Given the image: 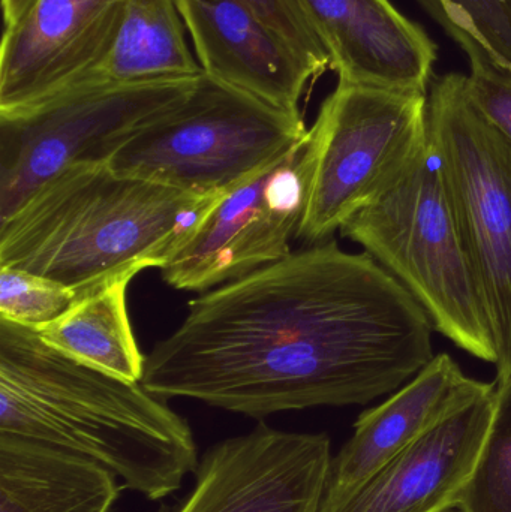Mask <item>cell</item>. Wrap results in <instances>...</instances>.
Masks as SVG:
<instances>
[{
    "instance_id": "obj_14",
    "label": "cell",
    "mask_w": 511,
    "mask_h": 512,
    "mask_svg": "<svg viewBox=\"0 0 511 512\" xmlns=\"http://www.w3.org/2000/svg\"><path fill=\"white\" fill-rule=\"evenodd\" d=\"M342 83L429 93L437 45L390 0H299Z\"/></svg>"
},
{
    "instance_id": "obj_1",
    "label": "cell",
    "mask_w": 511,
    "mask_h": 512,
    "mask_svg": "<svg viewBox=\"0 0 511 512\" xmlns=\"http://www.w3.org/2000/svg\"><path fill=\"white\" fill-rule=\"evenodd\" d=\"M432 331L374 258L327 240L189 301L141 385L252 418L368 405L435 357Z\"/></svg>"
},
{
    "instance_id": "obj_6",
    "label": "cell",
    "mask_w": 511,
    "mask_h": 512,
    "mask_svg": "<svg viewBox=\"0 0 511 512\" xmlns=\"http://www.w3.org/2000/svg\"><path fill=\"white\" fill-rule=\"evenodd\" d=\"M428 95L339 81L311 128L317 165L297 239L327 242L407 176L428 147Z\"/></svg>"
},
{
    "instance_id": "obj_18",
    "label": "cell",
    "mask_w": 511,
    "mask_h": 512,
    "mask_svg": "<svg viewBox=\"0 0 511 512\" xmlns=\"http://www.w3.org/2000/svg\"><path fill=\"white\" fill-rule=\"evenodd\" d=\"M132 279L114 280L81 297L65 315L38 328L42 340L66 357L129 382H141V354L126 309Z\"/></svg>"
},
{
    "instance_id": "obj_5",
    "label": "cell",
    "mask_w": 511,
    "mask_h": 512,
    "mask_svg": "<svg viewBox=\"0 0 511 512\" xmlns=\"http://www.w3.org/2000/svg\"><path fill=\"white\" fill-rule=\"evenodd\" d=\"M308 132L302 116L203 74L179 107L137 132L108 167L188 194H225L287 155Z\"/></svg>"
},
{
    "instance_id": "obj_12",
    "label": "cell",
    "mask_w": 511,
    "mask_h": 512,
    "mask_svg": "<svg viewBox=\"0 0 511 512\" xmlns=\"http://www.w3.org/2000/svg\"><path fill=\"white\" fill-rule=\"evenodd\" d=\"M495 406L491 390L444 418L365 483L318 512H456Z\"/></svg>"
},
{
    "instance_id": "obj_13",
    "label": "cell",
    "mask_w": 511,
    "mask_h": 512,
    "mask_svg": "<svg viewBox=\"0 0 511 512\" xmlns=\"http://www.w3.org/2000/svg\"><path fill=\"white\" fill-rule=\"evenodd\" d=\"M204 75L287 113L321 74L245 0H176Z\"/></svg>"
},
{
    "instance_id": "obj_10",
    "label": "cell",
    "mask_w": 511,
    "mask_h": 512,
    "mask_svg": "<svg viewBox=\"0 0 511 512\" xmlns=\"http://www.w3.org/2000/svg\"><path fill=\"white\" fill-rule=\"evenodd\" d=\"M332 459L326 433L261 423L209 448L194 489L168 512H318Z\"/></svg>"
},
{
    "instance_id": "obj_17",
    "label": "cell",
    "mask_w": 511,
    "mask_h": 512,
    "mask_svg": "<svg viewBox=\"0 0 511 512\" xmlns=\"http://www.w3.org/2000/svg\"><path fill=\"white\" fill-rule=\"evenodd\" d=\"M185 29L176 0H126L104 56L75 84L140 86L198 80L203 68L189 50Z\"/></svg>"
},
{
    "instance_id": "obj_21",
    "label": "cell",
    "mask_w": 511,
    "mask_h": 512,
    "mask_svg": "<svg viewBox=\"0 0 511 512\" xmlns=\"http://www.w3.org/2000/svg\"><path fill=\"white\" fill-rule=\"evenodd\" d=\"M78 300L74 289L56 280L0 267V319L38 330L65 315Z\"/></svg>"
},
{
    "instance_id": "obj_7",
    "label": "cell",
    "mask_w": 511,
    "mask_h": 512,
    "mask_svg": "<svg viewBox=\"0 0 511 512\" xmlns=\"http://www.w3.org/2000/svg\"><path fill=\"white\" fill-rule=\"evenodd\" d=\"M437 152L497 346V379L511 373V144L471 101L467 75L446 74L428 95Z\"/></svg>"
},
{
    "instance_id": "obj_15",
    "label": "cell",
    "mask_w": 511,
    "mask_h": 512,
    "mask_svg": "<svg viewBox=\"0 0 511 512\" xmlns=\"http://www.w3.org/2000/svg\"><path fill=\"white\" fill-rule=\"evenodd\" d=\"M494 387L462 372L449 354L435 355L389 399L360 414L354 432L330 463L323 501L332 502L365 483L396 454Z\"/></svg>"
},
{
    "instance_id": "obj_8",
    "label": "cell",
    "mask_w": 511,
    "mask_h": 512,
    "mask_svg": "<svg viewBox=\"0 0 511 512\" xmlns=\"http://www.w3.org/2000/svg\"><path fill=\"white\" fill-rule=\"evenodd\" d=\"M198 80L75 84L41 104L0 114V222L66 168L107 164L137 132L179 107Z\"/></svg>"
},
{
    "instance_id": "obj_23",
    "label": "cell",
    "mask_w": 511,
    "mask_h": 512,
    "mask_svg": "<svg viewBox=\"0 0 511 512\" xmlns=\"http://www.w3.org/2000/svg\"><path fill=\"white\" fill-rule=\"evenodd\" d=\"M467 89L482 116L511 144V74L485 54H473Z\"/></svg>"
},
{
    "instance_id": "obj_2",
    "label": "cell",
    "mask_w": 511,
    "mask_h": 512,
    "mask_svg": "<svg viewBox=\"0 0 511 512\" xmlns=\"http://www.w3.org/2000/svg\"><path fill=\"white\" fill-rule=\"evenodd\" d=\"M0 435L104 466L123 489L167 498L197 471L188 421L141 385L86 366L0 319Z\"/></svg>"
},
{
    "instance_id": "obj_3",
    "label": "cell",
    "mask_w": 511,
    "mask_h": 512,
    "mask_svg": "<svg viewBox=\"0 0 511 512\" xmlns=\"http://www.w3.org/2000/svg\"><path fill=\"white\" fill-rule=\"evenodd\" d=\"M222 195L120 176L108 162L74 165L0 222V267L56 280L81 298L161 270Z\"/></svg>"
},
{
    "instance_id": "obj_16",
    "label": "cell",
    "mask_w": 511,
    "mask_h": 512,
    "mask_svg": "<svg viewBox=\"0 0 511 512\" xmlns=\"http://www.w3.org/2000/svg\"><path fill=\"white\" fill-rule=\"evenodd\" d=\"M122 489L98 463L0 435V512H113Z\"/></svg>"
},
{
    "instance_id": "obj_19",
    "label": "cell",
    "mask_w": 511,
    "mask_h": 512,
    "mask_svg": "<svg viewBox=\"0 0 511 512\" xmlns=\"http://www.w3.org/2000/svg\"><path fill=\"white\" fill-rule=\"evenodd\" d=\"M456 512H511V373L495 381V406Z\"/></svg>"
},
{
    "instance_id": "obj_24",
    "label": "cell",
    "mask_w": 511,
    "mask_h": 512,
    "mask_svg": "<svg viewBox=\"0 0 511 512\" xmlns=\"http://www.w3.org/2000/svg\"><path fill=\"white\" fill-rule=\"evenodd\" d=\"M32 3L33 0H2L5 27L17 23Z\"/></svg>"
},
{
    "instance_id": "obj_9",
    "label": "cell",
    "mask_w": 511,
    "mask_h": 512,
    "mask_svg": "<svg viewBox=\"0 0 511 512\" xmlns=\"http://www.w3.org/2000/svg\"><path fill=\"white\" fill-rule=\"evenodd\" d=\"M317 165L311 129L287 155L225 192L161 268L177 289L207 291L291 254Z\"/></svg>"
},
{
    "instance_id": "obj_20",
    "label": "cell",
    "mask_w": 511,
    "mask_h": 512,
    "mask_svg": "<svg viewBox=\"0 0 511 512\" xmlns=\"http://www.w3.org/2000/svg\"><path fill=\"white\" fill-rule=\"evenodd\" d=\"M467 56L485 54L511 74V0H420Z\"/></svg>"
},
{
    "instance_id": "obj_4",
    "label": "cell",
    "mask_w": 511,
    "mask_h": 512,
    "mask_svg": "<svg viewBox=\"0 0 511 512\" xmlns=\"http://www.w3.org/2000/svg\"><path fill=\"white\" fill-rule=\"evenodd\" d=\"M339 231L410 292L434 330L467 354L497 364L488 310L429 141L407 176Z\"/></svg>"
},
{
    "instance_id": "obj_22",
    "label": "cell",
    "mask_w": 511,
    "mask_h": 512,
    "mask_svg": "<svg viewBox=\"0 0 511 512\" xmlns=\"http://www.w3.org/2000/svg\"><path fill=\"white\" fill-rule=\"evenodd\" d=\"M273 29L278 30L321 74L332 69V59L299 0H245Z\"/></svg>"
},
{
    "instance_id": "obj_11",
    "label": "cell",
    "mask_w": 511,
    "mask_h": 512,
    "mask_svg": "<svg viewBox=\"0 0 511 512\" xmlns=\"http://www.w3.org/2000/svg\"><path fill=\"white\" fill-rule=\"evenodd\" d=\"M126 0H33L5 27L0 114L41 104L80 81L104 56Z\"/></svg>"
}]
</instances>
